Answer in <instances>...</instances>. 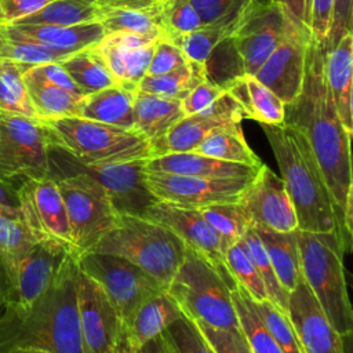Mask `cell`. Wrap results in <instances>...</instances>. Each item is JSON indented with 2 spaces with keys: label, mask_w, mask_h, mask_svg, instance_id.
<instances>
[{
  "label": "cell",
  "mask_w": 353,
  "mask_h": 353,
  "mask_svg": "<svg viewBox=\"0 0 353 353\" xmlns=\"http://www.w3.org/2000/svg\"><path fill=\"white\" fill-rule=\"evenodd\" d=\"M325 46L312 40L301 94L284 106V123L307 139L323 171L327 186L342 214V228L352 239V134L343 127L327 84Z\"/></svg>",
  "instance_id": "1"
},
{
  "label": "cell",
  "mask_w": 353,
  "mask_h": 353,
  "mask_svg": "<svg viewBox=\"0 0 353 353\" xmlns=\"http://www.w3.org/2000/svg\"><path fill=\"white\" fill-rule=\"evenodd\" d=\"M77 256L70 255L51 287L30 306H0V353L36 347L83 353L76 298Z\"/></svg>",
  "instance_id": "2"
},
{
  "label": "cell",
  "mask_w": 353,
  "mask_h": 353,
  "mask_svg": "<svg viewBox=\"0 0 353 353\" xmlns=\"http://www.w3.org/2000/svg\"><path fill=\"white\" fill-rule=\"evenodd\" d=\"M261 125L279 164L280 178L292 201L298 229L335 233L345 251H349L350 240L342 228V214L305 135L285 123Z\"/></svg>",
  "instance_id": "3"
},
{
  "label": "cell",
  "mask_w": 353,
  "mask_h": 353,
  "mask_svg": "<svg viewBox=\"0 0 353 353\" xmlns=\"http://www.w3.org/2000/svg\"><path fill=\"white\" fill-rule=\"evenodd\" d=\"M50 143L84 165L148 160L152 143L135 130H127L79 116L40 120Z\"/></svg>",
  "instance_id": "4"
},
{
  "label": "cell",
  "mask_w": 353,
  "mask_h": 353,
  "mask_svg": "<svg viewBox=\"0 0 353 353\" xmlns=\"http://www.w3.org/2000/svg\"><path fill=\"white\" fill-rule=\"evenodd\" d=\"M91 251L123 256L167 288L183 261L186 247L172 230L149 218L117 215L113 228Z\"/></svg>",
  "instance_id": "5"
},
{
  "label": "cell",
  "mask_w": 353,
  "mask_h": 353,
  "mask_svg": "<svg viewBox=\"0 0 353 353\" xmlns=\"http://www.w3.org/2000/svg\"><path fill=\"white\" fill-rule=\"evenodd\" d=\"M301 269L331 325L343 338L353 331V312L347 295L342 241L335 233L298 229Z\"/></svg>",
  "instance_id": "6"
},
{
  "label": "cell",
  "mask_w": 353,
  "mask_h": 353,
  "mask_svg": "<svg viewBox=\"0 0 353 353\" xmlns=\"http://www.w3.org/2000/svg\"><path fill=\"white\" fill-rule=\"evenodd\" d=\"M233 288L212 265L186 248L165 291L189 320L241 332L232 302Z\"/></svg>",
  "instance_id": "7"
},
{
  "label": "cell",
  "mask_w": 353,
  "mask_h": 353,
  "mask_svg": "<svg viewBox=\"0 0 353 353\" xmlns=\"http://www.w3.org/2000/svg\"><path fill=\"white\" fill-rule=\"evenodd\" d=\"M51 149L66 163L72 172L55 178L65 203L72 243L76 255L90 252L95 244L113 228L117 219L106 190L91 175L74 168L62 150Z\"/></svg>",
  "instance_id": "8"
},
{
  "label": "cell",
  "mask_w": 353,
  "mask_h": 353,
  "mask_svg": "<svg viewBox=\"0 0 353 353\" xmlns=\"http://www.w3.org/2000/svg\"><path fill=\"white\" fill-rule=\"evenodd\" d=\"M51 175L50 139L37 119L0 113V176L15 182Z\"/></svg>",
  "instance_id": "9"
},
{
  "label": "cell",
  "mask_w": 353,
  "mask_h": 353,
  "mask_svg": "<svg viewBox=\"0 0 353 353\" xmlns=\"http://www.w3.org/2000/svg\"><path fill=\"white\" fill-rule=\"evenodd\" d=\"M77 266L101 285L123 321L142 302L165 291L153 276L119 255L90 251L77 256Z\"/></svg>",
  "instance_id": "10"
},
{
  "label": "cell",
  "mask_w": 353,
  "mask_h": 353,
  "mask_svg": "<svg viewBox=\"0 0 353 353\" xmlns=\"http://www.w3.org/2000/svg\"><path fill=\"white\" fill-rule=\"evenodd\" d=\"M312 40L310 28L284 8L281 39L254 74L284 105L294 102L302 91L306 58Z\"/></svg>",
  "instance_id": "11"
},
{
  "label": "cell",
  "mask_w": 353,
  "mask_h": 353,
  "mask_svg": "<svg viewBox=\"0 0 353 353\" xmlns=\"http://www.w3.org/2000/svg\"><path fill=\"white\" fill-rule=\"evenodd\" d=\"M70 255L74 254L57 241H36L14 272L0 277V306H30L51 287Z\"/></svg>",
  "instance_id": "12"
},
{
  "label": "cell",
  "mask_w": 353,
  "mask_h": 353,
  "mask_svg": "<svg viewBox=\"0 0 353 353\" xmlns=\"http://www.w3.org/2000/svg\"><path fill=\"white\" fill-rule=\"evenodd\" d=\"M251 178L252 175L240 178H201L145 171L146 185L159 201L194 210L214 204L237 203Z\"/></svg>",
  "instance_id": "13"
},
{
  "label": "cell",
  "mask_w": 353,
  "mask_h": 353,
  "mask_svg": "<svg viewBox=\"0 0 353 353\" xmlns=\"http://www.w3.org/2000/svg\"><path fill=\"white\" fill-rule=\"evenodd\" d=\"M76 298L83 353H114L123 339V320L101 285L80 269Z\"/></svg>",
  "instance_id": "14"
},
{
  "label": "cell",
  "mask_w": 353,
  "mask_h": 353,
  "mask_svg": "<svg viewBox=\"0 0 353 353\" xmlns=\"http://www.w3.org/2000/svg\"><path fill=\"white\" fill-rule=\"evenodd\" d=\"M18 194L25 223L33 237L37 241H57L76 255L65 203L55 178L50 175L25 179L18 185Z\"/></svg>",
  "instance_id": "15"
},
{
  "label": "cell",
  "mask_w": 353,
  "mask_h": 353,
  "mask_svg": "<svg viewBox=\"0 0 353 353\" xmlns=\"http://www.w3.org/2000/svg\"><path fill=\"white\" fill-rule=\"evenodd\" d=\"M237 203L252 228L274 232L298 229L295 210L283 179L263 163L241 192Z\"/></svg>",
  "instance_id": "16"
},
{
  "label": "cell",
  "mask_w": 353,
  "mask_h": 353,
  "mask_svg": "<svg viewBox=\"0 0 353 353\" xmlns=\"http://www.w3.org/2000/svg\"><path fill=\"white\" fill-rule=\"evenodd\" d=\"M143 216L172 230L186 248L212 265L232 287L236 285L225 263L226 248L199 210L157 201L146 210Z\"/></svg>",
  "instance_id": "17"
},
{
  "label": "cell",
  "mask_w": 353,
  "mask_h": 353,
  "mask_svg": "<svg viewBox=\"0 0 353 353\" xmlns=\"http://www.w3.org/2000/svg\"><path fill=\"white\" fill-rule=\"evenodd\" d=\"M63 154L74 168L98 181V183L106 190L119 215L143 216L146 210L159 201V199L149 190L145 181L146 160L84 165L74 161L65 152Z\"/></svg>",
  "instance_id": "18"
},
{
  "label": "cell",
  "mask_w": 353,
  "mask_h": 353,
  "mask_svg": "<svg viewBox=\"0 0 353 353\" xmlns=\"http://www.w3.org/2000/svg\"><path fill=\"white\" fill-rule=\"evenodd\" d=\"M243 119L245 117L240 105L225 92L207 109L183 116L163 138L152 143L153 157L172 152H193L210 132L240 125Z\"/></svg>",
  "instance_id": "19"
},
{
  "label": "cell",
  "mask_w": 353,
  "mask_h": 353,
  "mask_svg": "<svg viewBox=\"0 0 353 353\" xmlns=\"http://www.w3.org/2000/svg\"><path fill=\"white\" fill-rule=\"evenodd\" d=\"M283 22L284 8L279 4L268 3L232 32L229 40L243 73L254 76L268 59L281 39Z\"/></svg>",
  "instance_id": "20"
},
{
  "label": "cell",
  "mask_w": 353,
  "mask_h": 353,
  "mask_svg": "<svg viewBox=\"0 0 353 353\" xmlns=\"http://www.w3.org/2000/svg\"><path fill=\"white\" fill-rule=\"evenodd\" d=\"M287 303V316L303 353H346L343 338L331 325L303 280L290 291Z\"/></svg>",
  "instance_id": "21"
},
{
  "label": "cell",
  "mask_w": 353,
  "mask_h": 353,
  "mask_svg": "<svg viewBox=\"0 0 353 353\" xmlns=\"http://www.w3.org/2000/svg\"><path fill=\"white\" fill-rule=\"evenodd\" d=\"M0 30L10 37L30 40L68 55L95 46L105 36L103 28L97 21L72 26L0 25Z\"/></svg>",
  "instance_id": "22"
},
{
  "label": "cell",
  "mask_w": 353,
  "mask_h": 353,
  "mask_svg": "<svg viewBox=\"0 0 353 353\" xmlns=\"http://www.w3.org/2000/svg\"><path fill=\"white\" fill-rule=\"evenodd\" d=\"M324 70L335 110L343 127L353 132V32L325 48Z\"/></svg>",
  "instance_id": "23"
},
{
  "label": "cell",
  "mask_w": 353,
  "mask_h": 353,
  "mask_svg": "<svg viewBox=\"0 0 353 353\" xmlns=\"http://www.w3.org/2000/svg\"><path fill=\"white\" fill-rule=\"evenodd\" d=\"M145 168L148 171L188 176L240 178L254 175L259 167L218 160L197 152H172L148 159Z\"/></svg>",
  "instance_id": "24"
},
{
  "label": "cell",
  "mask_w": 353,
  "mask_h": 353,
  "mask_svg": "<svg viewBox=\"0 0 353 353\" xmlns=\"http://www.w3.org/2000/svg\"><path fill=\"white\" fill-rule=\"evenodd\" d=\"M179 307L167 291L142 302L127 320L123 321V339L134 350L161 332L182 317Z\"/></svg>",
  "instance_id": "25"
},
{
  "label": "cell",
  "mask_w": 353,
  "mask_h": 353,
  "mask_svg": "<svg viewBox=\"0 0 353 353\" xmlns=\"http://www.w3.org/2000/svg\"><path fill=\"white\" fill-rule=\"evenodd\" d=\"M243 109L244 117L259 124H284V102L252 74H239L222 84Z\"/></svg>",
  "instance_id": "26"
},
{
  "label": "cell",
  "mask_w": 353,
  "mask_h": 353,
  "mask_svg": "<svg viewBox=\"0 0 353 353\" xmlns=\"http://www.w3.org/2000/svg\"><path fill=\"white\" fill-rule=\"evenodd\" d=\"M185 116L181 99L165 98L141 90L134 95V130L150 143L163 138Z\"/></svg>",
  "instance_id": "27"
},
{
  "label": "cell",
  "mask_w": 353,
  "mask_h": 353,
  "mask_svg": "<svg viewBox=\"0 0 353 353\" xmlns=\"http://www.w3.org/2000/svg\"><path fill=\"white\" fill-rule=\"evenodd\" d=\"M137 90L114 84L84 95L79 117L134 130V95Z\"/></svg>",
  "instance_id": "28"
},
{
  "label": "cell",
  "mask_w": 353,
  "mask_h": 353,
  "mask_svg": "<svg viewBox=\"0 0 353 353\" xmlns=\"http://www.w3.org/2000/svg\"><path fill=\"white\" fill-rule=\"evenodd\" d=\"M262 240L280 285L290 294L302 280L298 229L274 232L254 228Z\"/></svg>",
  "instance_id": "29"
},
{
  "label": "cell",
  "mask_w": 353,
  "mask_h": 353,
  "mask_svg": "<svg viewBox=\"0 0 353 353\" xmlns=\"http://www.w3.org/2000/svg\"><path fill=\"white\" fill-rule=\"evenodd\" d=\"M23 80L39 120L79 116L84 95L70 92L50 83L34 74L29 68L23 73Z\"/></svg>",
  "instance_id": "30"
},
{
  "label": "cell",
  "mask_w": 353,
  "mask_h": 353,
  "mask_svg": "<svg viewBox=\"0 0 353 353\" xmlns=\"http://www.w3.org/2000/svg\"><path fill=\"white\" fill-rule=\"evenodd\" d=\"M36 241L21 208L0 205V277L10 276Z\"/></svg>",
  "instance_id": "31"
},
{
  "label": "cell",
  "mask_w": 353,
  "mask_h": 353,
  "mask_svg": "<svg viewBox=\"0 0 353 353\" xmlns=\"http://www.w3.org/2000/svg\"><path fill=\"white\" fill-rule=\"evenodd\" d=\"M59 63L83 95L117 84L95 46L73 52Z\"/></svg>",
  "instance_id": "32"
},
{
  "label": "cell",
  "mask_w": 353,
  "mask_h": 353,
  "mask_svg": "<svg viewBox=\"0 0 353 353\" xmlns=\"http://www.w3.org/2000/svg\"><path fill=\"white\" fill-rule=\"evenodd\" d=\"M218 160H225L251 167H261V159L248 146L241 124L222 127L210 132L193 150Z\"/></svg>",
  "instance_id": "33"
},
{
  "label": "cell",
  "mask_w": 353,
  "mask_h": 353,
  "mask_svg": "<svg viewBox=\"0 0 353 353\" xmlns=\"http://www.w3.org/2000/svg\"><path fill=\"white\" fill-rule=\"evenodd\" d=\"M232 302L241 334L252 353H283L261 319L255 301L240 285L232 290Z\"/></svg>",
  "instance_id": "34"
},
{
  "label": "cell",
  "mask_w": 353,
  "mask_h": 353,
  "mask_svg": "<svg viewBox=\"0 0 353 353\" xmlns=\"http://www.w3.org/2000/svg\"><path fill=\"white\" fill-rule=\"evenodd\" d=\"M207 77L205 63L188 61L171 72L143 76L138 84V90L165 98L182 99L197 83Z\"/></svg>",
  "instance_id": "35"
},
{
  "label": "cell",
  "mask_w": 353,
  "mask_h": 353,
  "mask_svg": "<svg viewBox=\"0 0 353 353\" xmlns=\"http://www.w3.org/2000/svg\"><path fill=\"white\" fill-rule=\"evenodd\" d=\"M194 6L203 26H221L228 37L251 14L269 0H190Z\"/></svg>",
  "instance_id": "36"
},
{
  "label": "cell",
  "mask_w": 353,
  "mask_h": 353,
  "mask_svg": "<svg viewBox=\"0 0 353 353\" xmlns=\"http://www.w3.org/2000/svg\"><path fill=\"white\" fill-rule=\"evenodd\" d=\"M28 68L25 63L0 59V113L37 119L23 80Z\"/></svg>",
  "instance_id": "37"
},
{
  "label": "cell",
  "mask_w": 353,
  "mask_h": 353,
  "mask_svg": "<svg viewBox=\"0 0 353 353\" xmlns=\"http://www.w3.org/2000/svg\"><path fill=\"white\" fill-rule=\"evenodd\" d=\"M97 22L108 33H143L163 37L164 32L160 25V10H131V8H114L99 7L97 14Z\"/></svg>",
  "instance_id": "38"
},
{
  "label": "cell",
  "mask_w": 353,
  "mask_h": 353,
  "mask_svg": "<svg viewBox=\"0 0 353 353\" xmlns=\"http://www.w3.org/2000/svg\"><path fill=\"white\" fill-rule=\"evenodd\" d=\"M98 6L95 0H54L37 12L14 25H58L72 26L97 21Z\"/></svg>",
  "instance_id": "39"
},
{
  "label": "cell",
  "mask_w": 353,
  "mask_h": 353,
  "mask_svg": "<svg viewBox=\"0 0 353 353\" xmlns=\"http://www.w3.org/2000/svg\"><path fill=\"white\" fill-rule=\"evenodd\" d=\"M243 251L247 254V256L251 259L254 263L256 272L259 273L266 294L268 299L283 313L287 314V306H288V292L280 285L274 269L272 266V262L269 259V255L266 252V248L259 239L256 230L250 226L245 233L241 236V239L237 241Z\"/></svg>",
  "instance_id": "40"
},
{
  "label": "cell",
  "mask_w": 353,
  "mask_h": 353,
  "mask_svg": "<svg viewBox=\"0 0 353 353\" xmlns=\"http://www.w3.org/2000/svg\"><path fill=\"white\" fill-rule=\"evenodd\" d=\"M199 211L221 237L225 248L236 244L251 226L239 203L214 204L203 207Z\"/></svg>",
  "instance_id": "41"
},
{
  "label": "cell",
  "mask_w": 353,
  "mask_h": 353,
  "mask_svg": "<svg viewBox=\"0 0 353 353\" xmlns=\"http://www.w3.org/2000/svg\"><path fill=\"white\" fill-rule=\"evenodd\" d=\"M175 44L190 62L205 63L214 48L225 39L226 32L221 26L207 25L188 33H174L164 36Z\"/></svg>",
  "instance_id": "42"
},
{
  "label": "cell",
  "mask_w": 353,
  "mask_h": 353,
  "mask_svg": "<svg viewBox=\"0 0 353 353\" xmlns=\"http://www.w3.org/2000/svg\"><path fill=\"white\" fill-rule=\"evenodd\" d=\"M225 263L234 284L240 285L255 302L268 299V294L259 273L239 243L226 248Z\"/></svg>",
  "instance_id": "43"
},
{
  "label": "cell",
  "mask_w": 353,
  "mask_h": 353,
  "mask_svg": "<svg viewBox=\"0 0 353 353\" xmlns=\"http://www.w3.org/2000/svg\"><path fill=\"white\" fill-rule=\"evenodd\" d=\"M68 57V54L51 50L34 41L10 37L0 30V59H10L33 66L48 62H62Z\"/></svg>",
  "instance_id": "44"
},
{
  "label": "cell",
  "mask_w": 353,
  "mask_h": 353,
  "mask_svg": "<svg viewBox=\"0 0 353 353\" xmlns=\"http://www.w3.org/2000/svg\"><path fill=\"white\" fill-rule=\"evenodd\" d=\"M170 353H211L196 323L182 316L161 332Z\"/></svg>",
  "instance_id": "45"
},
{
  "label": "cell",
  "mask_w": 353,
  "mask_h": 353,
  "mask_svg": "<svg viewBox=\"0 0 353 353\" xmlns=\"http://www.w3.org/2000/svg\"><path fill=\"white\" fill-rule=\"evenodd\" d=\"M255 306L283 353H303L294 327L285 313L279 310L269 299L255 302Z\"/></svg>",
  "instance_id": "46"
},
{
  "label": "cell",
  "mask_w": 353,
  "mask_h": 353,
  "mask_svg": "<svg viewBox=\"0 0 353 353\" xmlns=\"http://www.w3.org/2000/svg\"><path fill=\"white\" fill-rule=\"evenodd\" d=\"M160 25L164 36L188 33L203 26L190 0H164L160 7Z\"/></svg>",
  "instance_id": "47"
},
{
  "label": "cell",
  "mask_w": 353,
  "mask_h": 353,
  "mask_svg": "<svg viewBox=\"0 0 353 353\" xmlns=\"http://www.w3.org/2000/svg\"><path fill=\"white\" fill-rule=\"evenodd\" d=\"M212 353H252L241 332L229 331L194 321Z\"/></svg>",
  "instance_id": "48"
},
{
  "label": "cell",
  "mask_w": 353,
  "mask_h": 353,
  "mask_svg": "<svg viewBox=\"0 0 353 353\" xmlns=\"http://www.w3.org/2000/svg\"><path fill=\"white\" fill-rule=\"evenodd\" d=\"M225 94L223 85L212 81L210 77L197 83L182 99V110L185 116L197 113L200 110L207 109L211 103H214L221 95Z\"/></svg>",
  "instance_id": "49"
},
{
  "label": "cell",
  "mask_w": 353,
  "mask_h": 353,
  "mask_svg": "<svg viewBox=\"0 0 353 353\" xmlns=\"http://www.w3.org/2000/svg\"><path fill=\"white\" fill-rule=\"evenodd\" d=\"M186 62L188 59L181 52V50L175 44H172L167 37L163 36L157 39L154 43L153 54L146 74L167 73L185 65Z\"/></svg>",
  "instance_id": "50"
},
{
  "label": "cell",
  "mask_w": 353,
  "mask_h": 353,
  "mask_svg": "<svg viewBox=\"0 0 353 353\" xmlns=\"http://www.w3.org/2000/svg\"><path fill=\"white\" fill-rule=\"evenodd\" d=\"M154 43L137 50H125V70L121 85H125L131 90L138 88L139 81L148 73Z\"/></svg>",
  "instance_id": "51"
},
{
  "label": "cell",
  "mask_w": 353,
  "mask_h": 353,
  "mask_svg": "<svg viewBox=\"0 0 353 353\" xmlns=\"http://www.w3.org/2000/svg\"><path fill=\"white\" fill-rule=\"evenodd\" d=\"M334 0H310L309 28L314 41L327 44L332 22Z\"/></svg>",
  "instance_id": "52"
},
{
  "label": "cell",
  "mask_w": 353,
  "mask_h": 353,
  "mask_svg": "<svg viewBox=\"0 0 353 353\" xmlns=\"http://www.w3.org/2000/svg\"><path fill=\"white\" fill-rule=\"evenodd\" d=\"M349 32H353V0H334L332 22L325 47L335 46Z\"/></svg>",
  "instance_id": "53"
},
{
  "label": "cell",
  "mask_w": 353,
  "mask_h": 353,
  "mask_svg": "<svg viewBox=\"0 0 353 353\" xmlns=\"http://www.w3.org/2000/svg\"><path fill=\"white\" fill-rule=\"evenodd\" d=\"M54 0H0V25H14Z\"/></svg>",
  "instance_id": "54"
},
{
  "label": "cell",
  "mask_w": 353,
  "mask_h": 353,
  "mask_svg": "<svg viewBox=\"0 0 353 353\" xmlns=\"http://www.w3.org/2000/svg\"><path fill=\"white\" fill-rule=\"evenodd\" d=\"M29 69L37 74L39 77L58 85L62 87L70 92L83 95L80 92V90L77 88V85L73 83V80L70 79V76L68 74V72L62 68V65L59 62H48V63H40V65H33L29 66Z\"/></svg>",
  "instance_id": "55"
},
{
  "label": "cell",
  "mask_w": 353,
  "mask_h": 353,
  "mask_svg": "<svg viewBox=\"0 0 353 353\" xmlns=\"http://www.w3.org/2000/svg\"><path fill=\"white\" fill-rule=\"evenodd\" d=\"M121 48L124 50H137V48H142L146 47L152 43H154L157 39H160L159 36H153V34H143V33H108Z\"/></svg>",
  "instance_id": "56"
},
{
  "label": "cell",
  "mask_w": 353,
  "mask_h": 353,
  "mask_svg": "<svg viewBox=\"0 0 353 353\" xmlns=\"http://www.w3.org/2000/svg\"><path fill=\"white\" fill-rule=\"evenodd\" d=\"M99 7L131 8V10H160L164 0H95Z\"/></svg>",
  "instance_id": "57"
},
{
  "label": "cell",
  "mask_w": 353,
  "mask_h": 353,
  "mask_svg": "<svg viewBox=\"0 0 353 353\" xmlns=\"http://www.w3.org/2000/svg\"><path fill=\"white\" fill-rule=\"evenodd\" d=\"M0 205L8 208H21L18 185L0 176Z\"/></svg>",
  "instance_id": "58"
},
{
  "label": "cell",
  "mask_w": 353,
  "mask_h": 353,
  "mask_svg": "<svg viewBox=\"0 0 353 353\" xmlns=\"http://www.w3.org/2000/svg\"><path fill=\"white\" fill-rule=\"evenodd\" d=\"M269 3L283 6L291 14H294L298 19H301L302 22H305L309 26L310 0H269Z\"/></svg>",
  "instance_id": "59"
},
{
  "label": "cell",
  "mask_w": 353,
  "mask_h": 353,
  "mask_svg": "<svg viewBox=\"0 0 353 353\" xmlns=\"http://www.w3.org/2000/svg\"><path fill=\"white\" fill-rule=\"evenodd\" d=\"M134 352L135 353H170L161 335L145 342L142 346H139Z\"/></svg>",
  "instance_id": "60"
},
{
  "label": "cell",
  "mask_w": 353,
  "mask_h": 353,
  "mask_svg": "<svg viewBox=\"0 0 353 353\" xmlns=\"http://www.w3.org/2000/svg\"><path fill=\"white\" fill-rule=\"evenodd\" d=\"M11 353H50L43 349H36V347H22V349H15Z\"/></svg>",
  "instance_id": "61"
},
{
  "label": "cell",
  "mask_w": 353,
  "mask_h": 353,
  "mask_svg": "<svg viewBox=\"0 0 353 353\" xmlns=\"http://www.w3.org/2000/svg\"><path fill=\"white\" fill-rule=\"evenodd\" d=\"M114 353H135V352H134L132 347H130L127 345V342L124 339H121V342H120V345H119V347H117V350Z\"/></svg>",
  "instance_id": "62"
},
{
  "label": "cell",
  "mask_w": 353,
  "mask_h": 353,
  "mask_svg": "<svg viewBox=\"0 0 353 353\" xmlns=\"http://www.w3.org/2000/svg\"><path fill=\"white\" fill-rule=\"evenodd\" d=\"M211 353H212V352H211Z\"/></svg>",
  "instance_id": "63"
}]
</instances>
